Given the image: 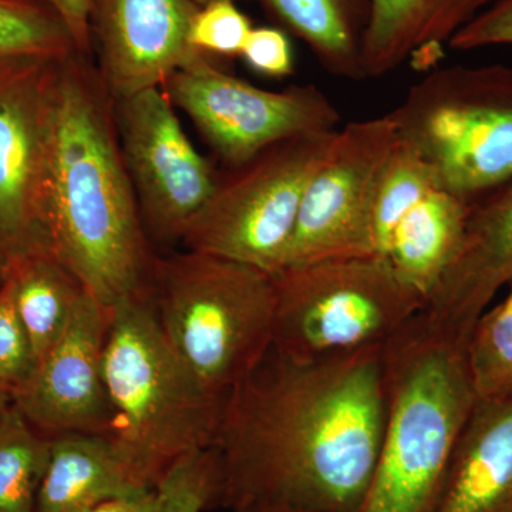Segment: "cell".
Returning <instances> with one entry per match:
<instances>
[{
  "label": "cell",
  "mask_w": 512,
  "mask_h": 512,
  "mask_svg": "<svg viewBox=\"0 0 512 512\" xmlns=\"http://www.w3.org/2000/svg\"><path fill=\"white\" fill-rule=\"evenodd\" d=\"M383 349L308 359L272 346L225 400L211 510L359 512L382 446Z\"/></svg>",
  "instance_id": "1"
},
{
  "label": "cell",
  "mask_w": 512,
  "mask_h": 512,
  "mask_svg": "<svg viewBox=\"0 0 512 512\" xmlns=\"http://www.w3.org/2000/svg\"><path fill=\"white\" fill-rule=\"evenodd\" d=\"M40 244L103 308L150 301L157 249L148 238L94 57L50 64L37 205Z\"/></svg>",
  "instance_id": "2"
},
{
  "label": "cell",
  "mask_w": 512,
  "mask_h": 512,
  "mask_svg": "<svg viewBox=\"0 0 512 512\" xmlns=\"http://www.w3.org/2000/svg\"><path fill=\"white\" fill-rule=\"evenodd\" d=\"M467 342L419 313L383 349L384 427L359 512H436L477 393Z\"/></svg>",
  "instance_id": "3"
},
{
  "label": "cell",
  "mask_w": 512,
  "mask_h": 512,
  "mask_svg": "<svg viewBox=\"0 0 512 512\" xmlns=\"http://www.w3.org/2000/svg\"><path fill=\"white\" fill-rule=\"evenodd\" d=\"M104 380L111 409L106 437L146 490H156L175 464L214 444L227 399L212 396L188 372L150 302L111 311Z\"/></svg>",
  "instance_id": "4"
},
{
  "label": "cell",
  "mask_w": 512,
  "mask_h": 512,
  "mask_svg": "<svg viewBox=\"0 0 512 512\" xmlns=\"http://www.w3.org/2000/svg\"><path fill=\"white\" fill-rule=\"evenodd\" d=\"M150 305L181 363L225 400L274 343L272 275L220 256L158 252Z\"/></svg>",
  "instance_id": "5"
},
{
  "label": "cell",
  "mask_w": 512,
  "mask_h": 512,
  "mask_svg": "<svg viewBox=\"0 0 512 512\" xmlns=\"http://www.w3.org/2000/svg\"><path fill=\"white\" fill-rule=\"evenodd\" d=\"M387 114L439 190L474 204L512 183L511 67H434Z\"/></svg>",
  "instance_id": "6"
},
{
  "label": "cell",
  "mask_w": 512,
  "mask_h": 512,
  "mask_svg": "<svg viewBox=\"0 0 512 512\" xmlns=\"http://www.w3.org/2000/svg\"><path fill=\"white\" fill-rule=\"evenodd\" d=\"M272 279V346L308 359L383 348L424 305L379 254L286 266Z\"/></svg>",
  "instance_id": "7"
},
{
  "label": "cell",
  "mask_w": 512,
  "mask_h": 512,
  "mask_svg": "<svg viewBox=\"0 0 512 512\" xmlns=\"http://www.w3.org/2000/svg\"><path fill=\"white\" fill-rule=\"evenodd\" d=\"M336 133L289 138L220 171L210 198L185 225L180 248L241 262L269 275L281 271L303 194Z\"/></svg>",
  "instance_id": "8"
},
{
  "label": "cell",
  "mask_w": 512,
  "mask_h": 512,
  "mask_svg": "<svg viewBox=\"0 0 512 512\" xmlns=\"http://www.w3.org/2000/svg\"><path fill=\"white\" fill-rule=\"evenodd\" d=\"M194 123L225 168L289 138L338 130V107L315 84L281 92L261 89L227 72L215 57L195 52L161 86Z\"/></svg>",
  "instance_id": "9"
},
{
  "label": "cell",
  "mask_w": 512,
  "mask_h": 512,
  "mask_svg": "<svg viewBox=\"0 0 512 512\" xmlns=\"http://www.w3.org/2000/svg\"><path fill=\"white\" fill-rule=\"evenodd\" d=\"M161 87L114 101L121 153L148 238L180 247L185 225L210 198L218 173L194 147Z\"/></svg>",
  "instance_id": "10"
},
{
  "label": "cell",
  "mask_w": 512,
  "mask_h": 512,
  "mask_svg": "<svg viewBox=\"0 0 512 512\" xmlns=\"http://www.w3.org/2000/svg\"><path fill=\"white\" fill-rule=\"evenodd\" d=\"M397 141L389 114L346 124L303 194L286 266L377 254L372 208L377 178Z\"/></svg>",
  "instance_id": "11"
},
{
  "label": "cell",
  "mask_w": 512,
  "mask_h": 512,
  "mask_svg": "<svg viewBox=\"0 0 512 512\" xmlns=\"http://www.w3.org/2000/svg\"><path fill=\"white\" fill-rule=\"evenodd\" d=\"M111 311L86 293L69 325L12 402L33 429L53 439L110 430L104 349Z\"/></svg>",
  "instance_id": "12"
},
{
  "label": "cell",
  "mask_w": 512,
  "mask_h": 512,
  "mask_svg": "<svg viewBox=\"0 0 512 512\" xmlns=\"http://www.w3.org/2000/svg\"><path fill=\"white\" fill-rule=\"evenodd\" d=\"M194 0H93V57L114 101L167 82L197 50L188 30Z\"/></svg>",
  "instance_id": "13"
},
{
  "label": "cell",
  "mask_w": 512,
  "mask_h": 512,
  "mask_svg": "<svg viewBox=\"0 0 512 512\" xmlns=\"http://www.w3.org/2000/svg\"><path fill=\"white\" fill-rule=\"evenodd\" d=\"M52 62L23 57L0 63V254L6 259L43 248L37 205Z\"/></svg>",
  "instance_id": "14"
},
{
  "label": "cell",
  "mask_w": 512,
  "mask_h": 512,
  "mask_svg": "<svg viewBox=\"0 0 512 512\" xmlns=\"http://www.w3.org/2000/svg\"><path fill=\"white\" fill-rule=\"evenodd\" d=\"M512 284V183L470 205L453 262L424 301V318L470 342L495 295Z\"/></svg>",
  "instance_id": "15"
},
{
  "label": "cell",
  "mask_w": 512,
  "mask_h": 512,
  "mask_svg": "<svg viewBox=\"0 0 512 512\" xmlns=\"http://www.w3.org/2000/svg\"><path fill=\"white\" fill-rule=\"evenodd\" d=\"M494 0H370L363 39L366 79L382 77L409 63L434 69L451 39Z\"/></svg>",
  "instance_id": "16"
},
{
  "label": "cell",
  "mask_w": 512,
  "mask_h": 512,
  "mask_svg": "<svg viewBox=\"0 0 512 512\" xmlns=\"http://www.w3.org/2000/svg\"><path fill=\"white\" fill-rule=\"evenodd\" d=\"M436 512H512V394L477 400Z\"/></svg>",
  "instance_id": "17"
},
{
  "label": "cell",
  "mask_w": 512,
  "mask_h": 512,
  "mask_svg": "<svg viewBox=\"0 0 512 512\" xmlns=\"http://www.w3.org/2000/svg\"><path fill=\"white\" fill-rule=\"evenodd\" d=\"M144 491L106 436L67 433L50 443L36 512H93Z\"/></svg>",
  "instance_id": "18"
},
{
  "label": "cell",
  "mask_w": 512,
  "mask_h": 512,
  "mask_svg": "<svg viewBox=\"0 0 512 512\" xmlns=\"http://www.w3.org/2000/svg\"><path fill=\"white\" fill-rule=\"evenodd\" d=\"M470 205L436 188L394 228L387 259L402 281L420 293L424 301L460 248Z\"/></svg>",
  "instance_id": "19"
},
{
  "label": "cell",
  "mask_w": 512,
  "mask_h": 512,
  "mask_svg": "<svg viewBox=\"0 0 512 512\" xmlns=\"http://www.w3.org/2000/svg\"><path fill=\"white\" fill-rule=\"evenodd\" d=\"M3 282L12 291L37 366L62 338L77 305L89 292L47 248L9 256Z\"/></svg>",
  "instance_id": "20"
},
{
  "label": "cell",
  "mask_w": 512,
  "mask_h": 512,
  "mask_svg": "<svg viewBox=\"0 0 512 512\" xmlns=\"http://www.w3.org/2000/svg\"><path fill=\"white\" fill-rule=\"evenodd\" d=\"M266 15L301 39L326 72L346 80L366 79L363 39L370 0H264Z\"/></svg>",
  "instance_id": "21"
},
{
  "label": "cell",
  "mask_w": 512,
  "mask_h": 512,
  "mask_svg": "<svg viewBox=\"0 0 512 512\" xmlns=\"http://www.w3.org/2000/svg\"><path fill=\"white\" fill-rule=\"evenodd\" d=\"M50 443L12 402L0 420V512H36Z\"/></svg>",
  "instance_id": "22"
},
{
  "label": "cell",
  "mask_w": 512,
  "mask_h": 512,
  "mask_svg": "<svg viewBox=\"0 0 512 512\" xmlns=\"http://www.w3.org/2000/svg\"><path fill=\"white\" fill-rule=\"evenodd\" d=\"M429 165L414 148L397 137L377 178L372 227L376 252L386 256L394 228L414 205L436 190Z\"/></svg>",
  "instance_id": "23"
},
{
  "label": "cell",
  "mask_w": 512,
  "mask_h": 512,
  "mask_svg": "<svg viewBox=\"0 0 512 512\" xmlns=\"http://www.w3.org/2000/svg\"><path fill=\"white\" fill-rule=\"evenodd\" d=\"M74 50L69 29L45 0H0V63L56 59Z\"/></svg>",
  "instance_id": "24"
},
{
  "label": "cell",
  "mask_w": 512,
  "mask_h": 512,
  "mask_svg": "<svg viewBox=\"0 0 512 512\" xmlns=\"http://www.w3.org/2000/svg\"><path fill=\"white\" fill-rule=\"evenodd\" d=\"M468 370L480 400L512 394V309L497 305L478 320L467 346Z\"/></svg>",
  "instance_id": "25"
},
{
  "label": "cell",
  "mask_w": 512,
  "mask_h": 512,
  "mask_svg": "<svg viewBox=\"0 0 512 512\" xmlns=\"http://www.w3.org/2000/svg\"><path fill=\"white\" fill-rule=\"evenodd\" d=\"M252 29L251 19L235 0H212L192 18L188 45L215 59L241 57Z\"/></svg>",
  "instance_id": "26"
},
{
  "label": "cell",
  "mask_w": 512,
  "mask_h": 512,
  "mask_svg": "<svg viewBox=\"0 0 512 512\" xmlns=\"http://www.w3.org/2000/svg\"><path fill=\"white\" fill-rule=\"evenodd\" d=\"M214 484L215 464L211 448L185 457L158 485L164 512L211 510Z\"/></svg>",
  "instance_id": "27"
},
{
  "label": "cell",
  "mask_w": 512,
  "mask_h": 512,
  "mask_svg": "<svg viewBox=\"0 0 512 512\" xmlns=\"http://www.w3.org/2000/svg\"><path fill=\"white\" fill-rule=\"evenodd\" d=\"M35 357L12 291L6 282L0 285V393L15 397L35 372Z\"/></svg>",
  "instance_id": "28"
},
{
  "label": "cell",
  "mask_w": 512,
  "mask_h": 512,
  "mask_svg": "<svg viewBox=\"0 0 512 512\" xmlns=\"http://www.w3.org/2000/svg\"><path fill=\"white\" fill-rule=\"evenodd\" d=\"M241 57L252 72L271 79H284L295 72L291 39L279 26L252 29Z\"/></svg>",
  "instance_id": "29"
},
{
  "label": "cell",
  "mask_w": 512,
  "mask_h": 512,
  "mask_svg": "<svg viewBox=\"0 0 512 512\" xmlns=\"http://www.w3.org/2000/svg\"><path fill=\"white\" fill-rule=\"evenodd\" d=\"M512 45V0H494L451 39L450 49Z\"/></svg>",
  "instance_id": "30"
},
{
  "label": "cell",
  "mask_w": 512,
  "mask_h": 512,
  "mask_svg": "<svg viewBox=\"0 0 512 512\" xmlns=\"http://www.w3.org/2000/svg\"><path fill=\"white\" fill-rule=\"evenodd\" d=\"M45 2L55 10L69 29L77 52L93 56L92 30H90L93 0H45Z\"/></svg>",
  "instance_id": "31"
},
{
  "label": "cell",
  "mask_w": 512,
  "mask_h": 512,
  "mask_svg": "<svg viewBox=\"0 0 512 512\" xmlns=\"http://www.w3.org/2000/svg\"><path fill=\"white\" fill-rule=\"evenodd\" d=\"M93 512H164L163 497L156 488L130 497L116 498Z\"/></svg>",
  "instance_id": "32"
},
{
  "label": "cell",
  "mask_w": 512,
  "mask_h": 512,
  "mask_svg": "<svg viewBox=\"0 0 512 512\" xmlns=\"http://www.w3.org/2000/svg\"><path fill=\"white\" fill-rule=\"evenodd\" d=\"M12 404V397L9 394L0 393V420H2L3 414L9 409Z\"/></svg>",
  "instance_id": "33"
},
{
  "label": "cell",
  "mask_w": 512,
  "mask_h": 512,
  "mask_svg": "<svg viewBox=\"0 0 512 512\" xmlns=\"http://www.w3.org/2000/svg\"><path fill=\"white\" fill-rule=\"evenodd\" d=\"M5 268H6V256L3 254H0V285H2V282H3V275H5Z\"/></svg>",
  "instance_id": "34"
},
{
  "label": "cell",
  "mask_w": 512,
  "mask_h": 512,
  "mask_svg": "<svg viewBox=\"0 0 512 512\" xmlns=\"http://www.w3.org/2000/svg\"><path fill=\"white\" fill-rule=\"evenodd\" d=\"M194 2L201 8V6L207 5V3L212 2V0H194ZM235 2H239V0H235ZM244 2H256L259 3V5H262L264 0H244Z\"/></svg>",
  "instance_id": "35"
},
{
  "label": "cell",
  "mask_w": 512,
  "mask_h": 512,
  "mask_svg": "<svg viewBox=\"0 0 512 512\" xmlns=\"http://www.w3.org/2000/svg\"><path fill=\"white\" fill-rule=\"evenodd\" d=\"M501 305L505 306V308L512 309V289L510 295L505 298V301L501 302Z\"/></svg>",
  "instance_id": "36"
}]
</instances>
